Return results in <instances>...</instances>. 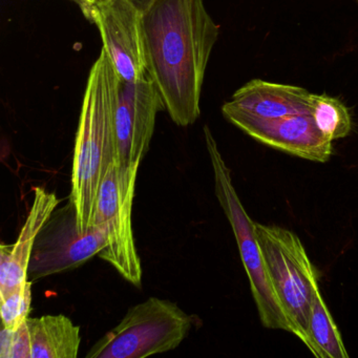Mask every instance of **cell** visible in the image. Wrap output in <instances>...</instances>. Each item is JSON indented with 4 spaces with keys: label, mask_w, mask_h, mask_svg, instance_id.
<instances>
[{
    "label": "cell",
    "mask_w": 358,
    "mask_h": 358,
    "mask_svg": "<svg viewBox=\"0 0 358 358\" xmlns=\"http://www.w3.org/2000/svg\"><path fill=\"white\" fill-rule=\"evenodd\" d=\"M357 3H358V0H357Z\"/></svg>",
    "instance_id": "20"
},
{
    "label": "cell",
    "mask_w": 358,
    "mask_h": 358,
    "mask_svg": "<svg viewBox=\"0 0 358 358\" xmlns=\"http://www.w3.org/2000/svg\"><path fill=\"white\" fill-rule=\"evenodd\" d=\"M308 349L318 358L349 357L343 337L322 299L320 286L316 287L312 299Z\"/></svg>",
    "instance_id": "14"
},
{
    "label": "cell",
    "mask_w": 358,
    "mask_h": 358,
    "mask_svg": "<svg viewBox=\"0 0 358 358\" xmlns=\"http://www.w3.org/2000/svg\"><path fill=\"white\" fill-rule=\"evenodd\" d=\"M74 3H76L77 5L80 8L81 11H85L90 6L93 5L95 3L96 0H72Z\"/></svg>",
    "instance_id": "18"
},
{
    "label": "cell",
    "mask_w": 358,
    "mask_h": 358,
    "mask_svg": "<svg viewBox=\"0 0 358 358\" xmlns=\"http://www.w3.org/2000/svg\"><path fill=\"white\" fill-rule=\"evenodd\" d=\"M32 280H27L22 286L6 294H0L3 326L16 331L28 320L32 303Z\"/></svg>",
    "instance_id": "16"
},
{
    "label": "cell",
    "mask_w": 358,
    "mask_h": 358,
    "mask_svg": "<svg viewBox=\"0 0 358 358\" xmlns=\"http://www.w3.org/2000/svg\"><path fill=\"white\" fill-rule=\"evenodd\" d=\"M222 113L234 127L257 142L291 156L320 163L328 162L332 157L333 142L320 133L311 115L261 118L228 102L222 106Z\"/></svg>",
    "instance_id": "9"
},
{
    "label": "cell",
    "mask_w": 358,
    "mask_h": 358,
    "mask_svg": "<svg viewBox=\"0 0 358 358\" xmlns=\"http://www.w3.org/2000/svg\"><path fill=\"white\" fill-rule=\"evenodd\" d=\"M141 12L148 75L171 120L189 127L201 114L205 73L220 27L204 0H148Z\"/></svg>",
    "instance_id": "1"
},
{
    "label": "cell",
    "mask_w": 358,
    "mask_h": 358,
    "mask_svg": "<svg viewBox=\"0 0 358 358\" xmlns=\"http://www.w3.org/2000/svg\"><path fill=\"white\" fill-rule=\"evenodd\" d=\"M163 110L162 98L148 73L136 83H121L116 112L119 167L141 165L154 136L157 115Z\"/></svg>",
    "instance_id": "10"
},
{
    "label": "cell",
    "mask_w": 358,
    "mask_h": 358,
    "mask_svg": "<svg viewBox=\"0 0 358 358\" xmlns=\"http://www.w3.org/2000/svg\"><path fill=\"white\" fill-rule=\"evenodd\" d=\"M0 357L31 358L30 332L27 322L16 331L9 330L3 326Z\"/></svg>",
    "instance_id": "17"
},
{
    "label": "cell",
    "mask_w": 358,
    "mask_h": 358,
    "mask_svg": "<svg viewBox=\"0 0 358 358\" xmlns=\"http://www.w3.org/2000/svg\"><path fill=\"white\" fill-rule=\"evenodd\" d=\"M204 136L213 165L215 196L234 230L262 324L266 328L287 331L296 336V330L272 286L263 253L255 236V223L238 198L232 183L231 171L222 157L217 141L207 125L204 127Z\"/></svg>",
    "instance_id": "3"
},
{
    "label": "cell",
    "mask_w": 358,
    "mask_h": 358,
    "mask_svg": "<svg viewBox=\"0 0 358 358\" xmlns=\"http://www.w3.org/2000/svg\"><path fill=\"white\" fill-rule=\"evenodd\" d=\"M194 317L169 299L150 297L134 306L121 322L99 339L87 358H144L181 345Z\"/></svg>",
    "instance_id": "4"
},
{
    "label": "cell",
    "mask_w": 358,
    "mask_h": 358,
    "mask_svg": "<svg viewBox=\"0 0 358 358\" xmlns=\"http://www.w3.org/2000/svg\"><path fill=\"white\" fill-rule=\"evenodd\" d=\"M312 93L296 85L253 79L238 90L230 106L261 118L310 115Z\"/></svg>",
    "instance_id": "12"
},
{
    "label": "cell",
    "mask_w": 358,
    "mask_h": 358,
    "mask_svg": "<svg viewBox=\"0 0 358 358\" xmlns=\"http://www.w3.org/2000/svg\"><path fill=\"white\" fill-rule=\"evenodd\" d=\"M108 244V223L87 230L79 227L72 201L57 207L35 241L29 264L28 278L32 282L78 268Z\"/></svg>",
    "instance_id": "7"
},
{
    "label": "cell",
    "mask_w": 358,
    "mask_h": 358,
    "mask_svg": "<svg viewBox=\"0 0 358 358\" xmlns=\"http://www.w3.org/2000/svg\"><path fill=\"white\" fill-rule=\"evenodd\" d=\"M31 358H76L80 349V327L64 314L29 317Z\"/></svg>",
    "instance_id": "13"
},
{
    "label": "cell",
    "mask_w": 358,
    "mask_h": 358,
    "mask_svg": "<svg viewBox=\"0 0 358 358\" xmlns=\"http://www.w3.org/2000/svg\"><path fill=\"white\" fill-rule=\"evenodd\" d=\"M255 236L276 295L309 348V322L317 274L303 243L294 232L278 226L255 223Z\"/></svg>",
    "instance_id": "5"
},
{
    "label": "cell",
    "mask_w": 358,
    "mask_h": 358,
    "mask_svg": "<svg viewBox=\"0 0 358 358\" xmlns=\"http://www.w3.org/2000/svg\"><path fill=\"white\" fill-rule=\"evenodd\" d=\"M134 3H137L138 6H139L140 8L142 7V6L144 5V3L148 1V0H133Z\"/></svg>",
    "instance_id": "19"
},
{
    "label": "cell",
    "mask_w": 358,
    "mask_h": 358,
    "mask_svg": "<svg viewBox=\"0 0 358 358\" xmlns=\"http://www.w3.org/2000/svg\"><path fill=\"white\" fill-rule=\"evenodd\" d=\"M121 80L103 49L90 71L75 139L70 200L83 230L93 226L100 184L117 161L116 112Z\"/></svg>",
    "instance_id": "2"
},
{
    "label": "cell",
    "mask_w": 358,
    "mask_h": 358,
    "mask_svg": "<svg viewBox=\"0 0 358 358\" xmlns=\"http://www.w3.org/2000/svg\"><path fill=\"white\" fill-rule=\"evenodd\" d=\"M83 15L99 30L103 48L121 83L148 75L141 8L133 0H96Z\"/></svg>",
    "instance_id": "8"
},
{
    "label": "cell",
    "mask_w": 358,
    "mask_h": 358,
    "mask_svg": "<svg viewBox=\"0 0 358 358\" xmlns=\"http://www.w3.org/2000/svg\"><path fill=\"white\" fill-rule=\"evenodd\" d=\"M310 115L320 133L330 141L343 139L351 134V114L337 98L327 94H312Z\"/></svg>",
    "instance_id": "15"
},
{
    "label": "cell",
    "mask_w": 358,
    "mask_h": 358,
    "mask_svg": "<svg viewBox=\"0 0 358 358\" xmlns=\"http://www.w3.org/2000/svg\"><path fill=\"white\" fill-rule=\"evenodd\" d=\"M62 200L45 187L34 188V198L26 222L14 244L0 246V294H6L29 280L28 269L35 241L41 228Z\"/></svg>",
    "instance_id": "11"
},
{
    "label": "cell",
    "mask_w": 358,
    "mask_h": 358,
    "mask_svg": "<svg viewBox=\"0 0 358 358\" xmlns=\"http://www.w3.org/2000/svg\"><path fill=\"white\" fill-rule=\"evenodd\" d=\"M139 167H119L116 162L108 167L100 184L93 220V226L108 225V244L98 255L100 259L136 287H141L142 267L131 215Z\"/></svg>",
    "instance_id": "6"
}]
</instances>
